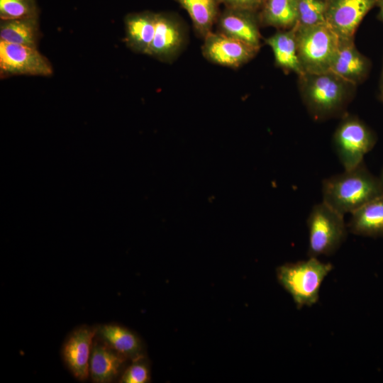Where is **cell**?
Wrapping results in <instances>:
<instances>
[{"label": "cell", "instance_id": "6da1fadb", "mask_svg": "<svg viewBox=\"0 0 383 383\" xmlns=\"http://www.w3.org/2000/svg\"><path fill=\"white\" fill-rule=\"evenodd\" d=\"M298 77L302 101L312 118L324 121L347 113L356 85L331 71Z\"/></svg>", "mask_w": 383, "mask_h": 383}, {"label": "cell", "instance_id": "7a4b0ae2", "mask_svg": "<svg viewBox=\"0 0 383 383\" xmlns=\"http://www.w3.org/2000/svg\"><path fill=\"white\" fill-rule=\"evenodd\" d=\"M383 194L381 186L362 167V163L322 182V201L338 212L352 213Z\"/></svg>", "mask_w": 383, "mask_h": 383}, {"label": "cell", "instance_id": "3957f363", "mask_svg": "<svg viewBox=\"0 0 383 383\" xmlns=\"http://www.w3.org/2000/svg\"><path fill=\"white\" fill-rule=\"evenodd\" d=\"M333 266L318 257L287 262L276 270L279 284L291 296L297 309L312 306L319 299L321 286Z\"/></svg>", "mask_w": 383, "mask_h": 383}, {"label": "cell", "instance_id": "277c9868", "mask_svg": "<svg viewBox=\"0 0 383 383\" xmlns=\"http://www.w3.org/2000/svg\"><path fill=\"white\" fill-rule=\"evenodd\" d=\"M299 60L304 73L330 71L340 39L326 24L311 26L296 25Z\"/></svg>", "mask_w": 383, "mask_h": 383}, {"label": "cell", "instance_id": "5b68a950", "mask_svg": "<svg viewBox=\"0 0 383 383\" xmlns=\"http://www.w3.org/2000/svg\"><path fill=\"white\" fill-rule=\"evenodd\" d=\"M308 257L333 255L347 238L344 215L321 201L315 204L307 218Z\"/></svg>", "mask_w": 383, "mask_h": 383}, {"label": "cell", "instance_id": "8992f818", "mask_svg": "<svg viewBox=\"0 0 383 383\" xmlns=\"http://www.w3.org/2000/svg\"><path fill=\"white\" fill-rule=\"evenodd\" d=\"M374 140L369 128L356 116L348 113L341 117L333 136L335 153L345 170L362 164Z\"/></svg>", "mask_w": 383, "mask_h": 383}, {"label": "cell", "instance_id": "52a82bcc", "mask_svg": "<svg viewBox=\"0 0 383 383\" xmlns=\"http://www.w3.org/2000/svg\"><path fill=\"white\" fill-rule=\"evenodd\" d=\"M0 72L1 77L19 74L49 76L52 68L36 48L0 40Z\"/></svg>", "mask_w": 383, "mask_h": 383}, {"label": "cell", "instance_id": "ba28073f", "mask_svg": "<svg viewBox=\"0 0 383 383\" xmlns=\"http://www.w3.org/2000/svg\"><path fill=\"white\" fill-rule=\"evenodd\" d=\"M203 40L201 52L208 61L233 69L250 62L260 49L217 31H212Z\"/></svg>", "mask_w": 383, "mask_h": 383}, {"label": "cell", "instance_id": "9c48e42d", "mask_svg": "<svg viewBox=\"0 0 383 383\" xmlns=\"http://www.w3.org/2000/svg\"><path fill=\"white\" fill-rule=\"evenodd\" d=\"M186 26L178 16L157 13L156 26L148 55L165 62L174 61L187 43Z\"/></svg>", "mask_w": 383, "mask_h": 383}, {"label": "cell", "instance_id": "30bf717a", "mask_svg": "<svg viewBox=\"0 0 383 383\" xmlns=\"http://www.w3.org/2000/svg\"><path fill=\"white\" fill-rule=\"evenodd\" d=\"M380 0H326V24L340 40H354L355 33L366 14Z\"/></svg>", "mask_w": 383, "mask_h": 383}, {"label": "cell", "instance_id": "8fae6325", "mask_svg": "<svg viewBox=\"0 0 383 383\" xmlns=\"http://www.w3.org/2000/svg\"><path fill=\"white\" fill-rule=\"evenodd\" d=\"M97 328L82 326L74 330L62 350L64 362L72 374L84 381L89 375V361Z\"/></svg>", "mask_w": 383, "mask_h": 383}, {"label": "cell", "instance_id": "7c38bea8", "mask_svg": "<svg viewBox=\"0 0 383 383\" xmlns=\"http://www.w3.org/2000/svg\"><path fill=\"white\" fill-rule=\"evenodd\" d=\"M216 25L217 32L261 48L258 13L224 8Z\"/></svg>", "mask_w": 383, "mask_h": 383}, {"label": "cell", "instance_id": "4fadbf2b", "mask_svg": "<svg viewBox=\"0 0 383 383\" xmlns=\"http://www.w3.org/2000/svg\"><path fill=\"white\" fill-rule=\"evenodd\" d=\"M128 359L116 352L100 338L93 343L89 375L92 382L109 383L114 381L123 372Z\"/></svg>", "mask_w": 383, "mask_h": 383}, {"label": "cell", "instance_id": "5bb4252c", "mask_svg": "<svg viewBox=\"0 0 383 383\" xmlns=\"http://www.w3.org/2000/svg\"><path fill=\"white\" fill-rule=\"evenodd\" d=\"M370 64L354 44V40H340L330 71L357 85L367 76Z\"/></svg>", "mask_w": 383, "mask_h": 383}, {"label": "cell", "instance_id": "9a60e30c", "mask_svg": "<svg viewBox=\"0 0 383 383\" xmlns=\"http://www.w3.org/2000/svg\"><path fill=\"white\" fill-rule=\"evenodd\" d=\"M157 13L145 11L125 18L126 43L133 51L148 55L153 40Z\"/></svg>", "mask_w": 383, "mask_h": 383}, {"label": "cell", "instance_id": "2e32d148", "mask_svg": "<svg viewBox=\"0 0 383 383\" xmlns=\"http://www.w3.org/2000/svg\"><path fill=\"white\" fill-rule=\"evenodd\" d=\"M272 50L275 65L286 73L298 77L304 72L301 66L296 40V26L287 30H278L265 40Z\"/></svg>", "mask_w": 383, "mask_h": 383}, {"label": "cell", "instance_id": "e0dca14e", "mask_svg": "<svg viewBox=\"0 0 383 383\" xmlns=\"http://www.w3.org/2000/svg\"><path fill=\"white\" fill-rule=\"evenodd\" d=\"M96 335L128 360L143 355L140 338L131 330L117 323L104 324L97 327Z\"/></svg>", "mask_w": 383, "mask_h": 383}, {"label": "cell", "instance_id": "ac0fdd59", "mask_svg": "<svg viewBox=\"0 0 383 383\" xmlns=\"http://www.w3.org/2000/svg\"><path fill=\"white\" fill-rule=\"evenodd\" d=\"M348 228L351 233L361 235L383 233V194L353 212Z\"/></svg>", "mask_w": 383, "mask_h": 383}, {"label": "cell", "instance_id": "d6986e66", "mask_svg": "<svg viewBox=\"0 0 383 383\" xmlns=\"http://www.w3.org/2000/svg\"><path fill=\"white\" fill-rule=\"evenodd\" d=\"M192 20L196 35L204 39L212 32L220 14L218 0H174Z\"/></svg>", "mask_w": 383, "mask_h": 383}, {"label": "cell", "instance_id": "ffe728a7", "mask_svg": "<svg viewBox=\"0 0 383 383\" xmlns=\"http://www.w3.org/2000/svg\"><path fill=\"white\" fill-rule=\"evenodd\" d=\"M260 26L287 30L297 24V0H265L258 12Z\"/></svg>", "mask_w": 383, "mask_h": 383}, {"label": "cell", "instance_id": "44dd1931", "mask_svg": "<svg viewBox=\"0 0 383 383\" xmlns=\"http://www.w3.org/2000/svg\"><path fill=\"white\" fill-rule=\"evenodd\" d=\"M38 37V16L1 21L0 40L37 48Z\"/></svg>", "mask_w": 383, "mask_h": 383}, {"label": "cell", "instance_id": "7402d4cb", "mask_svg": "<svg viewBox=\"0 0 383 383\" xmlns=\"http://www.w3.org/2000/svg\"><path fill=\"white\" fill-rule=\"evenodd\" d=\"M299 26H311L326 23V0H297Z\"/></svg>", "mask_w": 383, "mask_h": 383}, {"label": "cell", "instance_id": "603a6c76", "mask_svg": "<svg viewBox=\"0 0 383 383\" xmlns=\"http://www.w3.org/2000/svg\"><path fill=\"white\" fill-rule=\"evenodd\" d=\"M38 16L35 0H0L1 20Z\"/></svg>", "mask_w": 383, "mask_h": 383}, {"label": "cell", "instance_id": "cb8c5ba5", "mask_svg": "<svg viewBox=\"0 0 383 383\" xmlns=\"http://www.w3.org/2000/svg\"><path fill=\"white\" fill-rule=\"evenodd\" d=\"M150 379L149 363L143 355L131 360V364L123 370L119 382L146 383L150 382Z\"/></svg>", "mask_w": 383, "mask_h": 383}, {"label": "cell", "instance_id": "d4e9b609", "mask_svg": "<svg viewBox=\"0 0 383 383\" xmlns=\"http://www.w3.org/2000/svg\"><path fill=\"white\" fill-rule=\"evenodd\" d=\"M224 8L249 11L258 13L265 0H218Z\"/></svg>", "mask_w": 383, "mask_h": 383}, {"label": "cell", "instance_id": "484cf974", "mask_svg": "<svg viewBox=\"0 0 383 383\" xmlns=\"http://www.w3.org/2000/svg\"><path fill=\"white\" fill-rule=\"evenodd\" d=\"M378 6H379V17L383 21V0H380Z\"/></svg>", "mask_w": 383, "mask_h": 383}, {"label": "cell", "instance_id": "4316f807", "mask_svg": "<svg viewBox=\"0 0 383 383\" xmlns=\"http://www.w3.org/2000/svg\"><path fill=\"white\" fill-rule=\"evenodd\" d=\"M382 79H383V70H382Z\"/></svg>", "mask_w": 383, "mask_h": 383}, {"label": "cell", "instance_id": "83f0119b", "mask_svg": "<svg viewBox=\"0 0 383 383\" xmlns=\"http://www.w3.org/2000/svg\"><path fill=\"white\" fill-rule=\"evenodd\" d=\"M382 182H383V173H382Z\"/></svg>", "mask_w": 383, "mask_h": 383}]
</instances>
